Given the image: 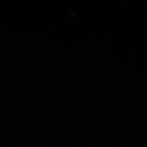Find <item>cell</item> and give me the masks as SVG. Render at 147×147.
<instances>
[]
</instances>
